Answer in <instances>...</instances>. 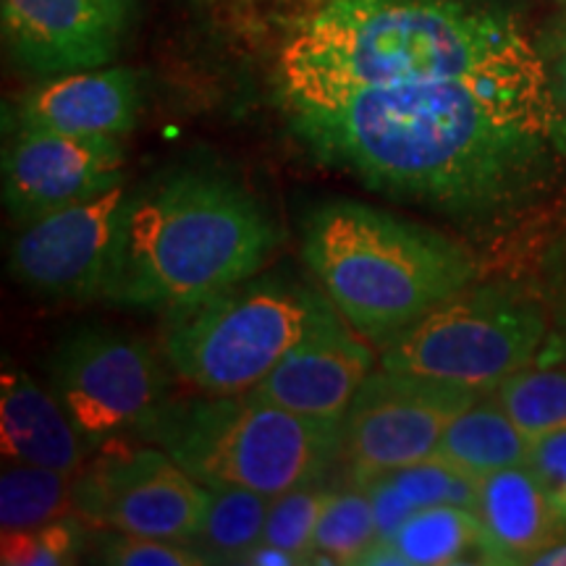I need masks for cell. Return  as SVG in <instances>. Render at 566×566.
I'll return each instance as SVG.
<instances>
[{
  "mask_svg": "<svg viewBox=\"0 0 566 566\" xmlns=\"http://www.w3.org/2000/svg\"><path fill=\"white\" fill-rule=\"evenodd\" d=\"M543 336L546 317L533 300L467 286L380 346L378 365L485 394L530 367Z\"/></svg>",
  "mask_w": 566,
  "mask_h": 566,
  "instance_id": "8992f818",
  "label": "cell"
},
{
  "mask_svg": "<svg viewBox=\"0 0 566 566\" xmlns=\"http://www.w3.org/2000/svg\"><path fill=\"white\" fill-rule=\"evenodd\" d=\"M493 396L530 438L566 428V367H525L509 375Z\"/></svg>",
  "mask_w": 566,
  "mask_h": 566,
  "instance_id": "44dd1931",
  "label": "cell"
},
{
  "mask_svg": "<svg viewBox=\"0 0 566 566\" xmlns=\"http://www.w3.org/2000/svg\"><path fill=\"white\" fill-rule=\"evenodd\" d=\"M208 491V512L192 543L210 564H237L254 543L263 541L273 499L237 485H216Z\"/></svg>",
  "mask_w": 566,
  "mask_h": 566,
  "instance_id": "d6986e66",
  "label": "cell"
},
{
  "mask_svg": "<svg viewBox=\"0 0 566 566\" xmlns=\"http://www.w3.org/2000/svg\"><path fill=\"white\" fill-rule=\"evenodd\" d=\"M202 485L279 495L315 483L344 454L342 420L296 415L254 391L168 399L142 428Z\"/></svg>",
  "mask_w": 566,
  "mask_h": 566,
  "instance_id": "277c9868",
  "label": "cell"
},
{
  "mask_svg": "<svg viewBox=\"0 0 566 566\" xmlns=\"http://www.w3.org/2000/svg\"><path fill=\"white\" fill-rule=\"evenodd\" d=\"M208 499V485L160 446L105 454L74 483V512L90 525L189 543L200 533Z\"/></svg>",
  "mask_w": 566,
  "mask_h": 566,
  "instance_id": "30bf717a",
  "label": "cell"
},
{
  "mask_svg": "<svg viewBox=\"0 0 566 566\" xmlns=\"http://www.w3.org/2000/svg\"><path fill=\"white\" fill-rule=\"evenodd\" d=\"M0 446L6 462L66 475L80 470L90 449L59 396L21 370H3L0 378Z\"/></svg>",
  "mask_w": 566,
  "mask_h": 566,
  "instance_id": "9a60e30c",
  "label": "cell"
},
{
  "mask_svg": "<svg viewBox=\"0 0 566 566\" xmlns=\"http://www.w3.org/2000/svg\"><path fill=\"white\" fill-rule=\"evenodd\" d=\"M80 520L63 514L59 520L45 522L40 527L21 530V533H3L0 562L6 566L74 564L84 551V543H87Z\"/></svg>",
  "mask_w": 566,
  "mask_h": 566,
  "instance_id": "d4e9b609",
  "label": "cell"
},
{
  "mask_svg": "<svg viewBox=\"0 0 566 566\" xmlns=\"http://www.w3.org/2000/svg\"><path fill=\"white\" fill-rule=\"evenodd\" d=\"M105 3L111 6V11L116 13L118 19L129 24V21H132V11H134V0H105Z\"/></svg>",
  "mask_w": 566,
  "mask_h": 566,
  "instance_id": "1f68e13d",
  "label": "cell"
},
{
  "mask_svg": "<svg viewBox=\"0 0 566 566\" xmlns=\"http://www.w3.org/2000/svg\"><path fill=\"white\" fill-rule=\"evenodd\" d=\"M325 296L279 275H252L166 313L160 352L200 394L252 391L300 342Z\"/></svg>",
  "mask_w": 566,
  "mask_h": 566,
  "instance_id": "5b68a950",
  "label": "cell"
},
{
  "mask_svg": "<svg viewBox=\"0 0 566 566\" xmlns=\"http://www.w3.org/2000/svg\"><path fill=\"white\" fill-rule=\"evenodd\" d=\"M237 564L244 566H294V564H307L302 556L292 554L289 548L275 546V543L258 541L247 554L239 558Z\"/></svg>",
  "mask_w": 566,
  "mask_h": 566,
  "instance_id": "f546056e",
  "label": "cell"
},
{
  "mask_svg": "<svg viewBox=\"0 0 566 566\" xmlns=\"http://www.w3.org/2000/svg\"><path fill=\"white\" fill-rule=\"evenodd\" d=\"M373 370L370 342L325 296L304 336L252 391L296 415L344 420Z\"/></svg>",
  "mask_w": 566,
  "mask_h": 566,
  "instance_id": "7c38bea8",
  "label": "cell"
},
{
  "mask_svg": "<svg viewBox=\"0 0 566 566\" xmlns=\"http://www.w3.org/2000/svg\"><path fill=\"white\" fill-rule=\"evenodd\" d=\"M168 367L145 338L97 325L71 331L48 359L53 394L90 449L142 433L171 399Z\"/></svg>",
  "mask_w": 566,
  "mask_h": 566,
  "instance_id": "52a82bcc",
  "label": "cell"
},
{
  "mask_svg": "<svg viewBox=\"0 0 566 566\" xmlns=\"http://www.w3.org/2000/svg\"><path fill=\"white\" fill-rule=\"evenodd\" d=\"M370 495L373 514H375V530H378V541H391L399 533V527L405 525L409 516L415 514V506L391 485V480L386 475L370 478L365 483H359Z\"/></svg>",
  "mask_w": 566,
  "mask_h": 566,
  "instance_id": "f1b7e54d",
  "label": "cell"
},
{
  "mask_svg": "<svg viewBox=\"0 0 566 566\" xmlns=\"http://www.w3.org/2000/svg\"><path fill=\"white\" fill-rule=\"evenodd\" d=\"M391 485L399 491L409 504L417 509L428 506H464L475 509L478 501V478L464 475L457 467L441 462V459L428 457L422 462L407 464L401 470L386 472Z\"/></svg>",
  "mask_w": 566,
  "mask_h": 566,
  "instance_id": "cb8c5ba5",
  "label": "cell"
},
{
  "mask_svg": "<svg viewBox=\"0 0 566 566\" xmlns=\"http://www.w3.org/2000/svg\"><path fill=\"white\" fill-rule=\"evenodd\" d=\"M97 562L118 566H205L210 564L195 543L174 537L129 535L101 530Z\"/></svg>",
  "mask_w": 566,
  "mask_h": 566,
  "instance_id": "484cf974",
  "label": "cell"
},
{
  "mask_svg": "<svg viewBox=\"0 0 566 566\" xmlns=\"http://www.w3.org/2000/svg\"><path fill=\"white\" fill-rule=\"evenodd\" d=\"M126 150L116 137H80L11 126L3 150V202L21 226L124 184Z\"/></svg>",
  "mask_w": 566,
  "mask_h": 566,
  "instance_id": "8fae6325",
  "label": "cell"
},
{
  "mask_svg": "<svg viewBox=\"0 0 566 566\" xmlns=\"http://www.w3.org/2000/svg\"><path fill=\"white\" fill-rule=\"evenodd\" d=\"M375 541L378 530L365 488L336 491L317 522L313 564H359Z\"/></svg>",
  "mask_w": 566,
  "mask_h": 566,
  "instance_id": "7402d4cb",
  "label": "cell"
},
{
  "mask_svg": "<svg viewBox=\"0 0 566 566\" xmlns=\"http://www.w3.org/2000/svg\"><path fill=\"white\" fill-rule=\"evenodd\" d=\"M126 30L105 0H3L6 45L40 76L108 66Z\"/></svg>",
  "mask_w": 566,
  "mask_h": 566,
  "instance_id": "4fadbf2b",
  "label": "cell"
},
{
  "mask_svg": "<svg viewBox=\"0 0 566 566\" xmlns=\"http://www.w3.org/2000/svg\"><path fill=\"white\" fill-rule=\"evenodd\" d=\"M302 258L346 323L378 346L478 275L472 252L446 233L349 200L310 212Z\"/></svg>",
  "mask_w": 566,
  "mask_h": 566,
  "instance_id": "3957f363",
  "label": "cell"
},
{
  "mask_svg": "<svg viewBox=\"0 0 566 566\" xmlns=\"http://www.w3.org/2000/svg\"><path fill=\"white\" fill-rule=\"evenodd\" d=\"M126 184L24 223L9 247L21 286L61 300H108L122 260Z\"/></svg>",
  "mask_w": 566,
  "mask_h": 566,
  "instance_id": "9c48e42d",
  "label": "cell"
},
{
  "mask_svg": "<svg viewBox=\"0 0 566 566\" xmlns=\"http://www.w3.org/2000/svg\"><path fill=\"white\" fill-rule=\"evenodd\" d=\"M405 566L499 564L478 514L464 506L417 509L391 537Z\"/></svg>",
  "mask_w": 566,
  "mask_h": 566,
  "instance_id": "ac0fdd59",
  "label": "cell"
},
{
  "mask_svg": "<svg viewBox=\"0 0 566 566\" xmlns=\"http://www.w3.org/2000/svg\"><path fill=\"white\" fill-rule=\"evenodd\" d=\"M527 464L543 483L558 525H566V428L533 438Z\"/></svg>",
  "mask_w": 566,
  "mask_h": 566,
  "instance_id": "83f0119b",
  "label": "cell"
},
{
  "mask_svg": "<svg viewBox=\"0 0 566 566\" xmlns=\"http://www.w3.org/2000/svg\"><path fill=\"white\" fill-rule=\"evenodd\" d=\"M336 488L325 485V478L315 483H304L292 491L273 495L271 512L263 530V541L275 546L289 548L292 554L302 556L304 562L313 564V543L317 522L334 499Z\"/></svg>",
  "mask_w": 566,
  "mask_h": 566,
  "instance_id": "603a6c76",
  "label": "cell"
},
{
  "mask_svg": "<svg viewBox=\"0 0 566 566\" xmlns=\"http://www.w3.org/2000/svg\"><path fill=\"white\" fill-rule=\"evenodd\" d=\"M530 564H537V566H566V543H551L543 551H537V554L530 558Z\"/></svg>",
  "mask_w": 566,
  "mask_h": 566,
  "instance_id": "4dcf8cb0",
  "label": "cell"
},
{
  "mask_svg": "<svg viewBox=\"0 0 566 566\" xmlns=\"http://www.w3.org/2000/svg\"><path fill=\"white\" fill-rule=\"evenodd\" d=\"M543 69H546L551 111H554V147L566 155V11L546 27L537 40Z\"/></svg>",
  "mask_w": 566,
  "mask_h": 566,
  "instance_id": "4316f807",
  "label": "cell"
},
{
  "mask_svg": "<svg viewBox=\"0 0 566 566\" xmlns=\"http://www.w3.org/2000/svg\"><path fill=\"white\" fill-rule=\"evenodd\" d=\"M69 478L48 467H6L0 475V530L21 533L74 512V485Z\"/></svg>",
  "mask_w": 566,
  "mask_h": 566,
  "instance_id": "ffe728a7",
  "label": "cell"
},
{
  "mask_svg": "<svg viewBox=\"0 0 566 566\" xmlns=\"http://www.w3.org/2000/svg\"><path fill=\"white\" fill-rule=\"evenodd\" d=\"M533 438L516 424L499 399H478L446 428L436 459L472 478H485L506 467L527 464Z\"/></svg>",
  "mask_w": 566,
  "mask_h": 566,
  "instance_id": "e0dca14e",
  "label": "cell"
},
{
  "mask_svg": "<svg viewBox=\"0 0 566 566\" xmlns=\"http://www.w3.org/2000/svg\"><path fill=\"white\" fill-rule=\"evenodd\" d=\"M480 396L422 375L373 370L342 420L344 457L357 485L433 457L446 428Z\"/></svg>",
  "mask_w": 566,
  "mask_h": 566,
  "instance_id": "ba28073f",
  "label": "cell"
},
{
  "mask_svg": "<svg viewBox=\"0 0 566 566\" xmlns=\"http://www.w3.org/2000/svg\"><path fill=\"white\" fill-rule=\"evenodd\" d=\"M472 512L478 514L499 564H530L537 551L554 543L558 520L530 464L480 478Z\"/></svg>",
  "mask_w": 566,
  "mask_h": 566,
  "instance_id": "2e32d148",
  "label": "cell"
},
{
  "mask_svg": "<svg viewBox=\"0 0 566 566\" xmlns=\"http://www.w3.org/2000/svg\"><path fill=\"white\" fill-rule=\"evenodd\" d=\"M273 90L325 166L446 212L520 200L556 150L537 42L493 0H315Z\"/></svg>",
  "mask_w": 566,
  "mask_h": 566,
  "instance_id": "6da1fadb",
  "label": "cell"
},
{
  "mask_svg": "<svg viewBox=\"0 0 566 566\" xmlns=\"http://www.w3.org/2000/svg\"><path fill=\"white\" fill-rule=\"evenodd\" d=\"M558 3H566V0H558Z\"/></svg>",
  "mask_w": 566,
  "mask_h": 566,
  "instance_id": "d6a6232c",
  "label": "cell"
},
{
  "mask_svg": "<svg viewBox=\"0 0 566 566\" xmlns=\"http://www.w3.org/2000/svg\"><path fill=\"white\" fill-rule=\"evenodd\" d=\"M139 108V76L124 66H101L38 84L21 97L11 126L124 139L137 126Z\"/></svg>",
  "mask_w": 566,
  "mask_h": 566,
  "instance_id": "5bb4252c",
  "label": "cell"
},
{
  "mask_svg": "<svg viewBox=\"0 0 566 566\" xmlns=\"http://www.w3.org/2000/svg\"><path fill=\"white\" fill-rule=\"evenodd\" d=\"M275 239L242 181L205 166L171 168L129 195L108 302L168 313L258 275Z\"/></svg>",
  "mask_w": 566,
  "mask_h": 566,
  "instance_id": "7a4b0ae2",
  "label": "cell"
}]
</instances>
